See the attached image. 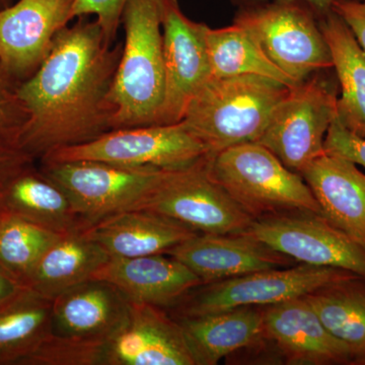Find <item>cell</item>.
<instances>
[{
	"label": "cell",
	"instance_id": "f35d334b",
	"mask_svg": "<svg viewBox=\"0 0 365 365\" xmlns=\"http://www.w3.org/2000/svg\"><path fill=\"white\" fill-rule=\"evenodd\" d=\"M4 304H6V302H4ZM4 304H0V307H1L2 306H4Z\"/></svg>",
	"mask_w": 365,
	"mask_h": 365
},
{
	"label": "cell",
	"instance_id": "7c38bea8",
	"mask_svg": "<svg viewBox=\"0 0 365 365\" xmlns=\"http://www.w3.org/2000/svg\"><path fill=\"white\" fill-rule=\"evenodd\" d=\"M207 26L187 18L178 0H162L165 86L160 124L181 122L190 102L212 78Z\"/></svg>",
	"mask_w": 365,
	"mask_h": 365
},
{
	"label": "cell",
	"instance_id": "83f0119b",
	"mask_svg": "<svg viewBox=\"0 0 365 365\" xmlns=\"http://www.w3.org/2000/svg\"><path fill=\"white\" fill-rule=\"evenodd\" d=\"M61 237L62 235L1 210L0 266L26 287L43 255Z\"/></svg>",
	"mask_w": 365,
	"mask_h": 365
},
{
	"label": "cell",
	"instance_id": "6da1fadb",
	"mask_svg": "<svg viewBox=\"0 0 365 365\" xmlns=\"http://www.w3.org/2000/svg\"><path fill=\"white\" fill-rule=\"evenodd\" d=\"M121 52L122 44L113 47L97 21L81 18L60 31L44 61L18 88L28 115L20 141L35 160L112 130L110 93Z\"/></svg>",
	"mask_w": 365,
	"mask_h": 365
},
{
	"label": "cell",
	"instance_id": "d590c367",
	"mask_svg": "<svg viewBox=\"0 0 365 365\" xmlns=\"http://www.w3.org/2000/svg\"><path fill=\"white\" fill-rule=\"evenodd\" d=\"M237 1L241 2L245 6H248V4H259V2L266 1V0H237ZM304 1H306L319 16V14L330 11L332 9L333 4L338 0H304Z\"/></svg>",
	"mask_w": 365,
	"mask_h": 365
},
{
	"label": "cell",
	"instance_id": "484cf974",
	"mask_svg": "<svg viewBox=\"0 0 365 365\" xmlns=\"http://www.w3.org/2000/svg\"><path fill=\"white\" fill-rule=\"evenodd\" d=\"M334 337L350 348L356 364H365V279L338 281L304 295Z\"/></svg>",
	"mask_w": 365,
	"mask_h": 365
},
{
	"label": "cell",
	"instance_id": "277c9868",
	"mask_svg": "<svg viewBox=\"0 0 365 365\" xmlns=\"http://www.w3.org/2000/svg\"><path fill=\"white\" fill-rule=\"evenodd\" d=\"M207 157L211 177L254 220L290 211L321 215L302 177L262 144H240Z\"/></svg>",
	"mask_w": 365,
	"mask_h": 365
},
{
	"label": "cell",
	"instance_id": "d6a6232c",
	"mask_svg": "<svg viewBox=\"0 0 365 365\" xmlns=\"http://www.w3.org/2000/svg\"><path fill=\"white\" fill-rule=\"evenodd\" d=\"M325 151L339 155L365 168V139L354 135L343 126L337 116L327 133Z\"/></svg>",
	"mask_w": 365,
	"mask_h": 365
},
{
	"label": "cell",
	"instance_id": "ffe728a7",
	"mask_svg": "<svg viewBox=\"0 0 365 365\" xmlns=\"http://www.w3.org/2000/svg\"><path fill=\"white\" fill-rule=\"evenodd\" d=\"M85 234L112 258H134L167 254L198 232L172 218L131 209L102 218Z\"/></svg>",
	"mask_w": 365,
	"mask_h": 365
},
{
	"label": "cell",
	"instance_id": "8992f818",
	"mask_svg": "<svg viewBox=\"0 0 365 365\" xmlns=\"http://www.w3.org/2000/svg\"><path fill=\"white\" fill-rule=\"evenodd\" d=\"M133 209L172 218L198 234H244L254 222L211 177L207 155L182 169L163 170Z\"/></svg>",
	"mask_w": 365,
	"mask_h": 365
},
{
	"label": "cell",
	"instance_id": "4316f807",
	"mask_svg": "<svg viewBox=\"0 0 365 365\" xmlns=\"http://www.w3.org/2000/svg\"><path fill=\"white\" fill-rule=\"evenodd\" d=\"M206 44L212 78L257 76L292 88L300 83L275 66L251 34L242 26L206 29Z\"/></svg>",
	"mask_w": 365,
	"mask_h": 365
},
{
	"label": "cell",
	"instance_id": "7402d4cb",
	"mask_svg": "<svg viewBox=\"0 0 365 365\" xmlns=\"http://www.w3.org/2000/svg\"><path fill=\"white\" fill-rule=\"evenodd\" d=\"M179 322L195 365H215L265 339L262 307H242Z\"/></svg>",
	"mask_w": 365,
	"mask_h": 365
},
{
	"label": "cell",
	"instance_id": "836d02e7",
	"mask_svg": "<svg viewBox=\"0 0 365 365\" xmlns=\"http://www.w3.org/2000/svg\"><path fill=\"white\" fill-rule=\"evenodd\" d=\"M332 11L349 26L365 53V0H338Z\"/></svg>",
	"mask_w": 365,
	"mask_h": 365
},
{
	"label": "cell",
	"instance_id": "5bb4252c",
	"mask_svg": "<svg viewBox=\"0 0 365 365\" xmlns=\"http://www.w3.org/2000/svg\"><path fill=\"white\" fill-rule=\"evenodd\" d=\"M104 365H195L182 327L163 307L130 302L128 318L107 340Z\"/></svg>",
	"mask_w": 365,
	"mask_h": 365
},
{
	"label": "cell",
	"instance_id": "9a60e30c",
	"mask_svg": "<svg viewBox=\"0 0 365 365\" xmlns=\"http://www.w3.org/2000/svg\"><path fill=\"white\" fill-rule=\"evenodd\" d=\"M265 339L275 343L287 364H356L350 348L327 330L306 297L262 307Z\"/></svg>",
	"mask_w": 365,
	"mask_h": 365
},
{
	"label": "cell",
	"instance_id": "603a6c76",
	"mask_svg": "<svg viewBox=\"0 0 365 365\" xmlns=\"http://www.w3.org/2000/svg\"><path fill=\"white\" fill-rule=\"evenodd\" d=\"M318 16L341 88L338 120L348 131L365 139V53L335 11Z\"/></svg>",
	"mask_w": 365,
	"mask_h": 365
},
{
	"label": "cell",
	"instance_id": "9c48e42d",
	"mask_svg": "<svg viewBox=\"0 0 365 365\" xmlns=\"http://www.w3.org/2000/svg\"><path fill=\"white\" fill-rule=\"evenodd\" d=\"M337 98L336 91L324 79L314 76L302 81L274 110L257 143L299 174L326 153L327 133L337 116Z\"/></svg>",
	"mask_w": 365,
	"mask_h": 365
},
{
	"label": "cell",
	"instance_id": "f546056e",
	"mask_svg": "<svg viewBox=\"0 0 365 365\" xmlns=\"http://www.w3.org/2000/svg\"><path fill=\"white\" fill-rule=\"evenodd\" d=\"M127 0H74L71 20L96 16L108 42L114 43Z\"/></svg>",
	"mask_w": 365,
	"mask_h": 365
},
{
	"label": "cell",
	"instance_id": "2e32d148",
	"mask_svg": "<svg viewBox=\"0 0 365 365\" xmlns=\"http://www.w3.org/2000/svg\"><path fill=\"white\" fill-rule=\"evenodd\" d=\"M200 278L202 284L270 269L289 267V257L247 234H197L167 252Z\"/></svg>",
	"mask_w": 365,
	"mask_h": 365
},
{
	"label": "cell",
	"instance_id": "ac0fdd59",
	"mask_svg": "<svg viewBox=\"0 0 365 365\" xmlns=\"http://www.w3.org/2000/svg\"><path fill=\"white\" fill-rule=\"evenodd\" d=\"M321 215L365 247V174L356 163L325 153L299 173Z\"/></svg>",
	"mask_w": 365,
	"mask_h": 365
},
{
	"label": "cell",
	"instance_id": "e0dca14e",
	"mask_svg": "<svg viewBox=\"0 0 365 365\" xmlns=\"http://www.w3.org/2000/svg\"><path fill=\"white\" fill-rule=\"evenodd\" d=\"M91 279L106 281L130 302L168 309L202 284L193 271L167 254L110 258Z\"/></svg>",
	"mask_w": 365,
	"mask_h": 365
},
{
	"label": "cell",
	"instance_id": "44dd1931",
	"mask_svg": "<svg viewBox=\"0 0 365 365\" xmlns=\"http://www.w3.org/2000/svg\"><path fill=\"white\" fill-rule=\"evenodd\" d=\"M0 206L4 212L62 235L85 232L90 227L66 192L33 165L2 187Z\"/></svg>",
	"mask_w": 365,
	"mask_h": 365
},
{
	"label": "cell",
	"instance_id": "f1b7e54d",
	"mask_svg": "<svg viewBox=\"0 0 365 365\" xmlns=\"http://www.w3.org/2000/svg\"><path fill=\"white\" fill-rule=\"evenodd\" d=\"M106 343L52 333L20 365H104Z\"/></svg>",
	"mask_w": 365,
	"mask_h": 365
},
{
	"label": "cell",
	"instance_id": "e575fe53",
	"mask_svg": "<svg viewBox=\"0 0 365 365\" xmlns=\"http://www.w3.org/2000/svg\"><path fill=\"white\" fill-rule=\"evenodd\" d=\"M26 288L20 281L0 266V304L9 302Z\"/></svg>",
	"mask_w": 365,
	"mask_h": 365
},
{
	"label": "cell",
	"instance_id": "52a82bcc",
	"mask_svg": "<svg viewBox=\"0 0 365 365\" xmlns=\"http://www.w3.org/2000/svg\"><path fill=\"white\" fill-rule=\"evenodd\" d=\"M359 277L347 271L302 265L270 269L201 284L174 306V318L220 313L242 307H266L304 297L338 281Z\"/></svg>",
	"mask_w": 365,
	"mask_h": 365
},
{
	"label": "cell",
	"instance_id": "4fadbf2b",
	"mask_svg": "<svg viewBox=\"0 0 365 365\" xmlns=\"http://www.w3.org/2000/svg\"><path fill=\"white\" fill-rule=\"evenodd\" d=\"M74 0H20L0 9V60L16 78H30L71 20Z\"/></svg>",
	"mask_w": 365,
	"mask_h": 365
},
{
	"label": "cell",
	"instance_id": "8d00e7d4",
	"mask_svg": "<svg viewBox=\"0 0 365 365\" xmlns=\"http://www.w3.org/2000/svg\"><path fill=\"white\" fill-rule=\"evenodd\" d=\"M9 0H0V9L9 6Z\"/></svg>",
	"mask_w": 365,
	"mask_h": 365
},
{
	"label": "cell",
	"instance_id": "d4e9b609",
	"mask_svg": "<svg viewBox=\"0 0 365 365\" xmlns=\"http://www.w3.org/2000/svg\"><path fill=\"white\" fill-rule=\"evenodd\" d=\"M52 333V300L24 288L0 307V365H20Z\"/></svg>",
	"mask_w": 365,
	"mask_h": 365
},
{
	"label": "cell",
	"instance_id": "5b68a950",
	"mask_svg": "<svg viewBox=\"0 0 365 365\" xmlns=\"http://www.w3.org/2000/svg\"><path fill=\"white\" fill-rule=\"evenodd\" d=\"M318 14L304 0H272L248 4L235 24L246 29L268 58L297 83L333 68Z\"/></svg>",
	"mask_w": 365,
	"mask_h": 365
},
{
	"label": "cell",
	"instance_id": "7a4b0ae2",
	"mask_svg": "<svg viewBox=\"0 0 365 365\" xmlns=\"http://www.w3.org/2000/svg\"><path fill=\"white\" fill-rule=\"evenodd\" d=\"M110 101L112 129L160 124L165 98L162 0H127Z\"/></svg>",
	"mask_w": 365,
	"mask_h": 365
},
{
	"label": "cell",
	"instance_id": "d6986e66",
	"mask_svg": "<svg viewBox=\"0 0 365 365\" xmlns=\"http://www.w3.org/2000/svg\"><path fill=\"white\" fill-rule=\"evenodd\" d=\"M130 302L106 281L88 279L52 300L53 333L108 340L128 318Z\"/></svg>",
	"mask_w": 365,
	"mask_h": 365
},
{
	"label": "cell",
	"instance_id": "30bf717a",
	"mask_svg": "<svg viewBox=\"0 0 365 365\" xmlns=\"http://www.w3.org/2000/svg\"><path fill=\"white\" fill-rule=\"evenodd\" d=\"M245 234L304 265L347 271L365 279V247L313 211L257 218Z\"/></svg>",
	"mask_w": 365,
	"mask_h": 365
},
{
	"label": "cell",
	"instance_id": "cb8c5ba5",
	"mask_svg": "<svg viewBox=\"0 0 365 365\" xmlns=\"http://www.w3.org/2000/svg\"><path fill=\"white\" fill-rule=\"evenodd\" d=\"M110 258L85 232L62 235L43 255L26 287L53 300L69 288L91 279Z\"/></svg>",
	"mask_w": 365,
	"mask_h": 365
},
{
	"label": "cell",
	"instance_id": "1f68e13d",
	"mask_svg": "<svg viewBox=\"0 0 365 365\" xmlns=\"http://www.w3.org/2000/svg\"><path fill=\"white\" fill-rule=\"evenodd\" d=\"M14 81L0 60V127H21L28 118Z\"/></svg>",
	"mask_w": 365,
	"mask_h": 365
},
{
	"label": "cell",
	"instance_id": "74e56055",
	"mask_svg": "<svg viewBox=\"0 0 365 365\" xmlns=\"http://www.w3.org/2000/svg\"><path fill=\"white\" fill-rule=\"evenodd\" d=\"M0 218H1V206H0Z\"/></svg>",
	"mask_w": 365,
	"mask_h": 365
},
{
	"label": "cell",
	"instance_id": "4dcf8cb0",
	"mask_svg": "<svg viewBox=\"0 0 365 365\" xmlns=\"http://www.w3.org/2000/svg\"><path fill=\"white\" fill-rule=\"evenodd\" d=\"M21 127H0V190L35 158L21 146Z\"/></svg>",
	"mask_w": 365,
	"mask_h": 365
},
{
	"label": "cell",
	"instance_id": "3957f363",
	"mask_svg": "<svg viewBox=\"0 0 365 365\" xmlns=\"http://www.w3.org/2000/svg\"><path fill=\"white\" fill-rule=\"evenodd\" d=\"M289 90L263 76L212 78L190 102L181 123L210 157L240 144L258 143Z\"/></svg>",
	"mask_w": 365,
	"mask_h": 365
},
{
	"label": "cell",
	"instance_id": "ba28073f",
	"mask_svg": "<svg viewBox=\"0 0 365 365\" xmlns=\"http://www.w3.org/2000/svg\"><path fill=\"white\" fill-rule=\"evenodd\" d=\"M205 155V146L179 122L112 129L90 143L52 151L40 160H93L125 167L177 170L188 167Z\"/></svg>",
	"mask_w": 365,
	"mask_h": 365
},
{
	"label": "cell",
	"instance_id": "8fae6325",
	"mask_svg": "<svg viewBox=\"0 0 365 365\" xmlns=\"http://www.w3.org/2000/svg\"><path fill=\"white\" fill-rule=\"evenodd\" d=\"M41 165V172L66 192L90 227L107 216L135 207L163 170L93 160Z\"/></svg>",
	"mask_w": 365,
	"mask_h": 365
}]
</instances>
